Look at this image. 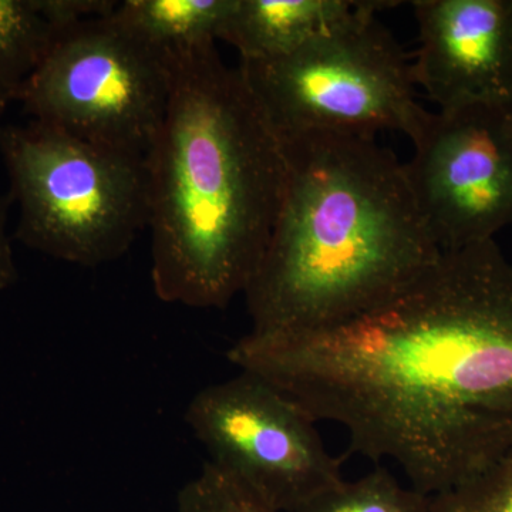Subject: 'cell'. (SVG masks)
I'll return each instance as SVG.
<instances>
[{
	"label": "cell",
	"instance_id": "3957f363",
	"mask_svg": "<svg viewBox=\"0 0 512 512\" xmlns=\"http://www.w3.org/2000/svg\"><path fill=\"white\" fill-rule=\"evenodd\" d=\"M281 141L284 201L244 292L251 333L336 325L439 259L404 163L376 137L309 133Z\"/></svg>",
	"mask_w": 512,
	"mask_h": 512
},
{
	"label": "cell",
	"instance_id": "e0dca14e",
	"mask_svg": "<svg viewBox=\"0 0 512 512\" xmlns=\"http://www.w3.org/2000/svg\"><path fill=\"white\" fill-rule=\"evenodd\" d=\"M505 110H507V111H508V114H510L511 119H512V101H511V103H510V104H508V106H507V107H505Z\"/></svg>",
	"mask_w": 512,
	"mask_h": 512
},
{
	"label": "cell",
	"instance_id": "277c9868",
	"mask_svg": "<svg viewBox=\"0 0 512 512\" xmlns=\"http://www.w3.org/2000/svg\"><path fill=\"white\" fill-rule=\"evenodd\" d=\"M0 154L18 204L16 238L67 264L116 261L148 227L146 158L32 120L0 127Z\"/></svg>",
	"mask_w": 512,
	"mask_h": 512
},
{
	"label": "cell",
	"instance_id": "7c38bea8",
	"mask_svg": "<svg viewBox=\"0 0 512 512\" xmlns=\"http://www.w3.org/2000/svg\"><path fill=\"white\" fill-rule=\"evenodd\" d=\"M50 0H0V116L62 32Z\"/></svg>",
	"mask_w": 512,
	"mask_h": 512
},
{
	"label": "cell",
	"instance_id": "2e32d148",
	"mask_svg": "<svg viewBox=\"0 0 512 512\" xmlns=\"http://www.w3.org/2000/svg\"><path fill=\"white\" fill-rule=\"evenodd\" d=\"M8 205L0 197V291L10 288L18 279L12 241L8 234Z\"/></svg>",
	"mask_w": 512,
	"mask_h": 512
},
{
	"label": "cell",
	"instance_id": "9a60e30c",
	"mask_svg": "<svg viewBox=\"0 0 512 512\" xmlns=\"http://www.w3.org/2000/svg\"><path fill=\"white\" fill-rule=\"evenodd\" d=\"M177 511L274 512L208 461L200 473L181 488Z\"/></svg>",
	"mask_w": 512,
	"mask_h": 512
},
{
	"label": "cell",
	"instance_id": "4fadbf2b",
	"mask_svg": "<svg viewBox=\"0 0 512 512\" xmlns=\"http://www.w3.org/2000/svg\"><path fill=\"white\" fill-rule=\"evenodd\" d=\"M291 512H431V497L377 467L353 481L343 478Z\"/></svg>",
	"mask_w": 512,
	"mask_h": 512
},
{
	"label": "cell",
	"instance_id": "ba28073f",
	"mask_svg": "<svg viewBox=\"0 0 512 512\" xmlns=\"http://www.w3.org/2000/svg\"><path fill=\"white\" fill-rule=\"evenodd\" d=\"M412 141L404 171L441 252L494 241L512 224V119L505 107L434 111Z\"/></svg>",
	"mask_w": 512,
	"mask_h": 512
},
{
	"label": "cell",
	"instance_id": "52a82bcc",
	"mask_svg": "<svg viewBox=\"0 0 512 512\" xmlns=\"http://www.w3.org/2000/svg\"><path fill=\"white\" fill-rule=\"evenodd\" d=\"M185 421L207 450L208 463L274 512H291L343 480L316 421L252 373L204 387Z\"/></svg>",
	"mask_w": 512,
	"mask_h": 512
},
{
	"label": "cell",
	"instance_id": "5bb4252c",
	"mask_svg": "<svg viewBox=\"0 0 512 512\" xmlns=\"http://www.w3.org/2000/svg\"><path fill=\"white\" fill-rule=\"evenodd\" d=\"M431 512H512V450L466 483L431 495Z\"/></svg>",
	"mask_w": 512,
	"mask_h": 512
},
{
	"label": "cell",
	"instance_id": "8992f818",
	"mask_svg": "<svg viewBox=\"0 0 512 512\" xmlns=\"http://www.w3.org/2000/svg\"><path fill=\"white\" fill-rule=\"evenodd\" d=\"M113 12L62 30L18 101L39 123L146 158L167 113L175 59Z\"/></svg>",
	"mask_w": 512,
	"mask_h": 512
},
{
	"label": "cell",
	"instance_id": "7a4b0ae2",
	"mask_svg": "<svg viewBox=\"0 0 512 512\" xmlns=\"http://www.w3.org/2000/svg\"><path fill=\"white\" fill-rule=\"evenodd\" d=\"M147 154L157 298L224 309L254 278L284 201L288 161L239 67L215 43L175 56Z\"/></svg>",
	"mask_w": 512,
	"mask_h": 512
},
{
	"label": "cell",
	"instance_id": "9c48e42d",
	"mask_svg": "<svg viewBox=\"0 0 512 512\" xmlns=\"http://www.w3.org/2000/svg\"><path fill=\"white\" fill-rule=\"evenodd\" d=\"M417 86L439 110L512 101V0H414Z\"/></svg>",
	"mask_w": 512,
	"mask_h": 512
},
{
	"label": "cell",
	"instance_id": "5b68a950",
	"mask_svg": "<svg viewBox=\"0 0 512 512\" xmlns=\"http://www.w3.org/2000/svg\"><path fill=\"white\" fill-rule=\"evenodd\" d=\"M389 5L367 0L342 28L289 55L239 63L276 136L420 133L430 111L419 103L412 62L376 16Z\"/></svg>",
	"mask_w": 512,
	"mask_h": 512
},
{
	"label": "cell",
	"instance_id": "8fae6325",
	"mask_svg": "<svg viewBox=\"0 0 512 512\" xmlns=\"http://www.w3.org/2000/svg\"><path fill=\"white\" fill-rule=\"evenodd\" d=\"M237 0H126L114 18L148 45L177 56L217 43Z\"/></svg>",
	"mask_w": 512,
	"mask_h": 512
},
{
	"label": "cell",
	"instance_id": "6da1fadb",
	"mask_svg": "<svg viewBox=\"0 0 512 512\" xmlns=\"http://www.w3.org/2000/svg\"><path fill=\"white\" fill-rule=\"evenodd\" d=\"M227 357L430 497L512 450V264L495 241L441 252L353 318L249 332Z\"/></svg>",
	"mask_w": 512,
	"mask_h": 512
},
{
	"label": "cell",
	"instance_id": "30bf717a",
	"mask_svg": "<svg viewBox=\"0 0 512 512\" xmlns=\"http://www.w3.org/2000/svg\"><path fill=\"white\" fill-rule=\"evenodd\" d=\"M367 0H237L220 40L241 62L289 55L350 22Z\"/></svg>",
	"mask_w": 512,
	"mask_h": 512
}]
</instances>
